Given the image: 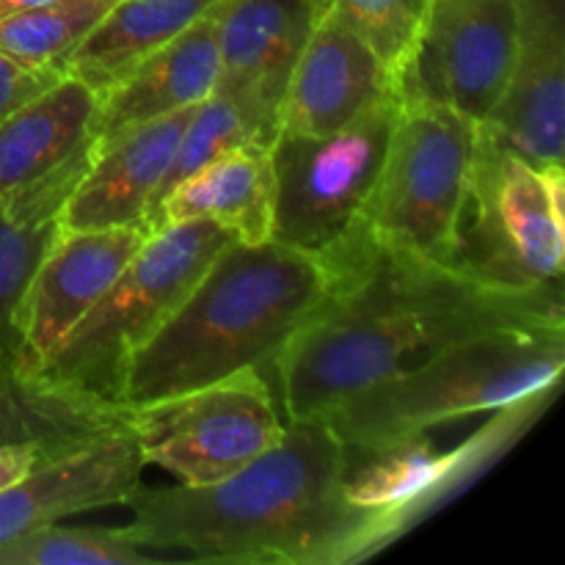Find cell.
Wrapping results in <instances>:
<instances>
[{"label":"cell","mask_w":565,"mask_h":565,"mask_svg":"<svg viewBox=\"0 0 565 565\" xmlns=\"http://www.w3.org/2000/svg\"><path fill=\"white\" fill-rule=\"evenodd\" d=\"M329 257L340 265L334 296L268 370L285 423L326 417L345 397L463 337L565 329L561 281L497 285L463 265L375 243L362 230Z\"/></svg>","instance_id":"obj_1"},{"label":"cell","mask_w":565,"mask_h":565,"mask_svg":"<svg viewBox=\"0 0 565 565\" xmlns=\"http://www.w3.org/2000/svg\"><path fill=\"white\" fill-rule=\"evenodd\" d=\"M351 450L323 419L285 423L248 467L210 486H138L125 535L141 550H180L199 563L345 565L403 535L392 513L348 500Z\"/></svg>","instance_id":"obj_2"},{"label":"cell","mask_w":565,"mask_h":565,"mask_svg":"<svg viewBox=\"0 0 565 565\" xmlns=\"http://www.w3.org/2000/svg\"><path fill=\"white\" fill-rule=\"evenodd\" d=\"M340 265L285 243L221 248L163 329L130 359L127 406L199 390L241 370H268L287 342L331 301Z\"/></svg>","instance_id":"obj_3"},{"label":"cell","mask_w":565,"mask_h":565,"mask_svg":"<svg viewBox=\"0 0 565 565\" xmlns=\"http://www.w3.org/2000/svg\"><path fill=\"white\" fill-rule=\"evenodd\" d=\"M565 367V329L463 337L337 403L323 423L351 452H381L430 428L552 395Z\"/></svg>","instance_id":"obj_4"},{"label":"cell","mask_w":565,"mask_h":565,"mask_svg":"<svg viewBox=\"0 0 565 565\" xmlns=\"http://www.w3.org/2000/svg\"><path fill=\"white\" fill-rule=\"evenodd\" d=\"M232 241L213 221H182L152 232L92 312L50 353L39 379L119 401L130 359L163 329Z\"/></svg>","instance_id":"obj_5"},{"label":"cell","mask_w":565,"mask_h":565,"mask_svg":"<svg viewBox=\"0 0 565 565\" xmlns=\"http://www.w3.org/2000/svg\"><path fill=\"white\" fill-rule=\"evenodd\" d=\"M480 121L417 92L401 114L356 230L384 246L458 265Z\"/></svg>","instance_id":"obj_6"},{"label":"cell","mask_w":565,"mask_h":565,"mask_svg":"<svg viewBox=\"0 0 565 565\" xmlns=\"http://www.w3.org/2000/svg\"><path fill=\"white\" fill-rule=\"evenodd\" d=\"M458 265L511 287L555 285L565 263V171L502 147L480 121Z\"/></svg>","instance_id":"obj_7"},{"label":"cell","mask_w":565,"mask_h":565,"mask_svg":"<svg viewBox=\"0 0 565 565\" xmlns=\"http://www.w3.org/2000/svg\"><path fill=\"white\" fill-rule=\"evenodd\" d=\"M401 99L403 94H390L326 136L276 138L270 241L312 254H329L348 241L379 180Z\"/></svg>","instance_id":"obj_8"},{"label":"cell","mask_w":565,"mask_h":565,"mask_svg":"<svg viewBox=\"0 0 565 565\" xmlns=\"http://www.w3.org/2000/svg\"><path fill=\"white\" fill-rule=\"evenodd\" d=\"M130 430L143 463L182 486H210L263 456L285 434L274 384L241 370L199 390L130 406Z\"/></svg>","instance_id":"obj_9"},{"label":"cell","mask_w":565,"mask_h":565,"mask_svg":"<svg viewBox=\"0 0 565 565\" xmlns=\"http://www.w3.org/2000/svg\"><path fill=\"white\" fill-rule=\"evenodd\" d=\"M516 53V0H434L403 92L483 121L505 92Z\"/></svg>","instance_id":"obj_10"},{"label":"cell","mask_w":565,"mask_h":565,"mask_svg":"<svg viewBox=\"0 0 565 565\" xmlns=\"http://www.w3.org/2000/svg\"><path fill=\"white\" fill-rule=\"evenodd\" d=\"M149 232L143 226L58 232L20 309L17 373L36 375L130 265Z\"/></svg>","instance_id":"obj_11"},{"label":"cell","mask_w":565,"mask_h":565,"mask_svg":"<svg viewBox=\"0 0 565 565\" xmlns=\"http://www.w3.org/2000/svg\"><path fill=\"white\" fill-rule=\"evenodd\" d=\"M483 127L530 163H563L565 0H516L511 75Z\"/></svg>","instance_id":"obj_12"},{"label":"cell","mask_w":565,"mask_h":565,"mask_svg":"<svg viewBox=\"0 0 565 565\" xmlns=\"http://www.w3.org/2000/svg\"><path fill=\"white\" fill-rule=\"evenodd\" d=\"M218 92L279 138V114L296 61L315 25L312 0H218Z\"/></svg>","instance_id":"obj_13"},{"label":"cell","mask_w":565,"mask_h":565,"mask_svg":"<svg viewBox=\"0 0 565 565\" xmlns=\"http://www.w3.org/2000/svg\"><path fill=\"white\" fill-rule=\"evenodd\" d=\"M390 94L401 92L370 44L334 14H315L312 33L281 99L279 136L342 130Z\"/></svg>","instance_id":"obj_14"},{"label":"cell","mask_w":565,"mask_h":565,"mask_svg":"<svg viewBox=\"0 0 565 565\" xmlns=\"http://www.w3.org/2000/svg\"><path fill=\"white\" fill-rule=\"evenodd\" d=\"M193 110L196 105L94 141L86 174L61 207V232L143 226L149 199L158 191Z\"/></svg>","instance_id":"obj_15"},{"label":"cell","mask_w":565,"mask_h":565,"mask_svg":"<svg viewBox=\"0 0 565 565\" xmlns=\"http://www.w3.org/2000/svg\"><path fill=\"white\" fill-rule=\"evenodd\" d=\"M143 467L132 430L110 434L72 456L44 463L0 491V546L72 513L125 505L141 486Z\"/></svg>","instance_id":"obj_16"},{"label":"cell","mask_w":565,"mask_h":565,"mask_svg":"<svg viewBox=\"0 0 565 565\" xmlns=\"http://www.w3.org/2000/svg\"><path fill=\"white\" fill-rule=\"evenodd\" d=\"M213 9L166 47L143 58L114 88L99 94L92 116L94 141L180 114L215 92L221 64L218 22Z\"/></svg>","instance_id":"obj_17"},{"label":"cell","mask_w":565,"mask_h":565,"mask_svg":"<svg viewBox=\"0 0 565 565\" xmlns=\"http://www.w3.org/2000/svg\"><path fill=\"white\" fill-rule=\"evenodd\" d=\"M94 138H88L42 180L0 193V367H17L22 301L58 237L61 207L86 174Z\"/></svg>","instance_id":"obj_18"},{"label":"cell","mask_w":565,"mask_h":565,"mask_svg":"<svg viewBox=\"0 0 565 565\" xmlns=\"http://www.w3.org/2000/svg\"><path fill=\"white\" fill-rule=\"evenodd\" d=\"M182 221H213L248 246L268 243L274 230L270 149L241 147L210 160L160 202L149 235Z\"/></svg>","instance_id":"obj_19"},{"label":"cell","mask_w":565,"mask_h":565,"mask_svg":"<svg viewBox=\"0 0 565 565\" xmlns=\"http://www.w3.org/2000/svg\"><path fill=\"white\" fill-rule=\"evenodd\" d=\"M121 430H130L127 403L0 367V445L31 441L64 458Z\"/></svg>","instance_id":"obj_20"},{"label":"cell","mask_w":565,"mask_h":565,"mask_svg":"<svg viewBox=\"0 0 565 565\" xmlns=\"http://www.w3.org/2000/svg\"><path fill=\"white\" fill-rule=\"evenodd\" d=\"M215 3L218 0H116L70 55L64 72L99 97Z\"/></svg>","instance_id":"obj_21"},{"label":"cell","mask_w":565,"mask_h":565,"mask_svg":"<svg viewBox=\"0 0 565 565\" xmlns=\"http://www.w3.org/2000/svg\"><path fill=\"white\" fill-rule=\"evenodd\" d=\"M97 97L66 75L0 121V193L42 180L92 138Z\"/></svg>","instance_id":"obj_22"},{"label":"cell","mask_w":565,"mask_h":565,"mask_svg":"<svg viewBox=\"0 0 565 565\" xmlns=\"http://www.w3.org/2000/svg\"><path fill=\"white\" fill-rule=\"evenodd\" d=\"M241 147H265L270 149L274 141L263 132V127L241 108L237 99H232L230 94L218 92L215 88L207 99L196 105L191 121L182 130L180 143L174 149V158H171L169 169H166L163 180H160L158 191L152 193L147 204V213H143V226L149 232V221L158 213L160 202L180 185L182 180H188L191 174H196L202 166H207L210 160H215L218 154L230 152V149Z\"/></svg>","instance_id":"obj_23"},{"label":"cell","mask_w":565,"mask_h":565,"mask_svg":"<svg viewBox=\"0 0 565 565\" xmlns=\"http://www.w3.org/2000/svg\"><path fill=\"white\" fill-rule=\"evenodd\" d=\"M315 14H334L370 44L395 92L403 94L434 0H312Z\"/></svg>","instance_id":"obj_24"},{"label":"cell","mask_w":565,"mask_h":565,"mask_svg":"<svg viewBox=\"0 0 565 565\" xmlns=\"http://www.w3.org/2000/svg\"><path fill=\"white\" fill-rule=\"evenodd\" d=\"M114 3L116 0H47L6 17L0 20V50L28 64L64 72L70 55Z\"/></svg>","instance_id":"obj_25"},{"label":"cell","mask_w":565,"mask_h":565,"mask_svg":"<svg viewBox=\"0 0 565 565\" xmlns=\"http://www.w3.org/2000/svg\"><path fill=\"white\" fill-rule=\"evenodd\" d=\"M125 527H61L50 522L0 546V565H154Z\"/></svg>","instance_id":"obj_26"},{"label":"cell","mask_w":565,"mask_h":565,"mask_svg":"<svg viewBox=\"0 0 565 565\" xmlns=\"http://www.w3.org/2000/svg\"><path fill=\"white\" fill-rule=\"evenodd\" d=\"M64 77V72L55 70V66L28 64V61L14 58L11 53L0 50V121L17 114L22 105L42 97Z\"/></svg>","instance_id":"obj_27"},{"label":"cell","mask_w":565,"mask_h":565,"mask_svg":"<svg viewBox=\"0 0 565 565\" xmlns=\"http://www.w3.org/2000/svg\"><path fill=\"white\" fill-rule=\"evenodd\" d=\"M50 461H58V458L50 456L44 447L31 445V441H25V445H0V491L11 489V486L25 480L28 475H33Z\"/></svg>","instance_id":"obj_28"},{"label":"cell","mask_w":565,"mask_h":565,"mask_svg":"<svg viewBox=\"0 0 565 565\" xmlns=\"http://www.w3.org/2000/svg\"><path fill=\"white\" fill-rule=\"evenodd\" d=\"M39 3H47V0H0V20H6L11 14H20L25 9H33Z\"/></svg>","instance_id":"obj_29"}]
</instances>
